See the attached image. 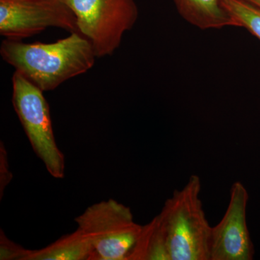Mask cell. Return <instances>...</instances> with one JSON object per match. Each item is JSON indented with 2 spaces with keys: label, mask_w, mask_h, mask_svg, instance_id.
Segmentation results:
<instances>
[{
  "label": "cell",
  "mask_w": 260,
  "mask_h": 260,
  "mask_svg": "<svg viewBox=\"0 0 260 260\" xmlns=\"http://www.w3.org/2000/svg\"><path fill=\"white\" fill-rule=\"evenodd\" d=\"M75 221L91 246L90 260H129L143 228L129 208L112 199L90 205Z\"/></svg>",
  "instance_id": "3957f363"
},
{
  "label": "cell",
  "mask_w": 260,
  "mask_h": 260,
  "mask_svg": "<svg viewBox=\"0 0 260 260\" xmlns=\"http://www.w3.org/2000/svg\"><path fill=\"white\" fill-rule=\"evenodd\" d=\"M64 1L75 15L80 34L91 43L97 57L112 55L139 15L135 0Z\"/></svg>",
  "instance_id": "5b68a950"
},
{
  "label": "cell",
  "mask_w": 260,
  "mask_h": 260,
  "mask_svg": "<svg viewBox=\"0 0 260 260\" xmlns=\"http://www.w3.org/2000/svg\"><path fill=\"white\" fill-rule=\"evenodd\" d=\"M220 1L236 27L246 28L260 42V10L244 0Z\"/></svg>",
  "instance_id": "30bf717a"
},
{
  "label": "cell",
  "mask_w": 260,
  "mask_h": 260,
  "mask_svg": "<svg viewBox=\"0 0 260 260\" xmlns=\"http://www.w3.org/2000/svg\"><path fill=\"white\" fill-rule=\"evenodd\" d=\"M179 15L202 30L236 26L220 0H174Z\"/></svg>",
  "instance_id": "ba28073f"
},
{
  "label": "cell",
  "mask_w": 260,
  "mask_h": 260,
  "mask_svg": "<svg viewBox=\"0 0 260 260\" xmlns=\"http://www.w3.org/2000/svg\"><path fill=\"white\" fill-rule=\"evenodd\" d=\"M40 88L15 71L13 77V104L34 153L51 177L64 176L63 153L56 144L49 104Z\"/></svg>",
  "instance_id": "277c9868"
},
{
  "label": "cell",
  "mask_w": 260,
  "mask_h": 260,
  "mask_svg": "<svg viewBox=\"0 0 260 260\" xmlns=\"http://www.w3.org/2000/svg\"><path fill=\"white\" fill-rule=\"evenodd\" d=\"M13 176L10 170L8 154L5 150L4 144L1 142L0 148V194H4L5 188L10 184Z\"/></svg>",
  "instance_id": "7c38bea8"
},
{
  "label": "cell",
  "mask_w": 260,
  "mask_h": 260,
  "mask_svg": "<svg viewBox=\"0 0 260 260\" xmlns=\"http://www.w3.org/2000/svg\"><path fill=\"white\" fill-rule=\"evenodd\" d=\"M249 194L240 181L232 184L223 218L211 227L209 260H251L254 246L246 223Z\"/></svg>",
  "instance_id": "52a82bcc"
},
{
  "label": "cell",
  "mask_w": 260,
  "mask_h": 260,
  "mask_svg": "<svg viewBox=\"0 0 260 260\" xmlns=\"http://www.w3.org/2000/svg\"><path fill=\"white\" fill-rule=\"evenodd\" d=\"M28 249L10 240L1 230L0 234V259L25 260Z\"/></svg>",
  "instance_id": "8fae6325"
},
{
  "label": "cell",
  "mask_w": 260,
  "mask_h": 260,
  "mask_svg": "<svg viewBox=\"0 0 260 260\" xmlns=\"http://www.w3.org/2000/svg\"><path fill=\"white\" fill-rule=\"evenodd\" d=\"M49 27L80 32L64 0H0V34L6 39L20 40Z\"/></svg>",
  "instance_id": "8992f818"
},
{
  "label": "cell",
  "mask_w": 260,
  "mask_h": 260,
  "mask_svg": "<svg viewBox=\"0 0 260 260\" xmlns=\"http://www.w3.org/2000/svg\"><path fill=\"white\" fill-rule=\"evenodd\" d=\"M249 4L254 5V7L260 10V0H244Z\"/></svg>",
  "instance_id": "4fadbf2b"
},
{
  "label": "cell",
  "mask_w": 260,
  "mask_h": 260,
  "mask_svg": "<svg viewBox=\"0 0 260 260\" xmlns=\"http://www.w3.org/2000/svg\"><path fill=\"white\" fill-rule=\"evenodd\" d=\"M0 54L15 71L44 92L86 73L97 57L90 41L76 32L50 44H25L5 39Z\"/></svg>",
  "instance_id": "7a4b0ae2"
},
{
  "label": "cell",
  "mask_w": 260,
  "mask_h": 260,
  "mask_svg": "<svg viewBox=\"0 0 260 260\" xmlns=\"http://www.w3.org/2000/svg\"><path fill=\"white\" fill-rule=\"evenodd\" d=\"M202 184L191 175L143 225L130 260H209L211 226L200 198Z\"/></svg>",
  "instance_id": "6da1fadb"
},
{
  "label": "cell",
  "mask_w": 260,
  "mask_h": 260,
  "mask_svg": "<svg viewBox=\"0 0 260 260\" xmlns=\"http://www.w3.org/2000/svg\"><path fill=\"white\" fill-rule=\"evenodd\" d=\"M92 248L79 229L42 249H28L25 260H90Z\"/></svg>",
  "instance_id": "9c48e42d"
}]
</instances>
